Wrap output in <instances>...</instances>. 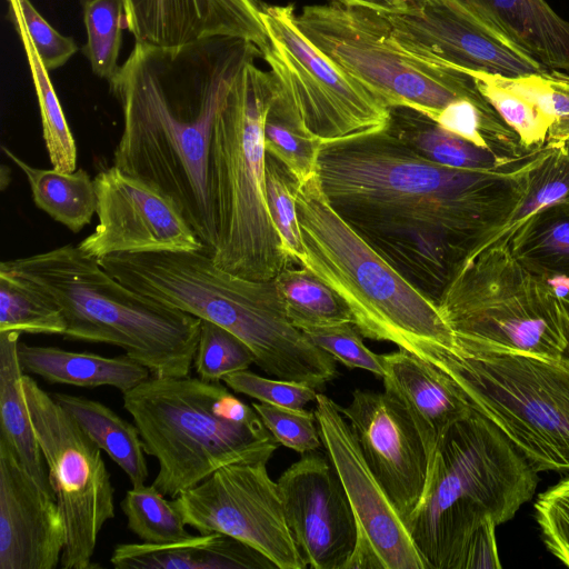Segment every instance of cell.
Returning <instances> with one entry per match:
<instances>
[{
  "label": "cell",
  "instance_id": "cell-29",
  "mask_svg": "<svg viewBox=\"0 0 569 569\" xmlns=\"http://www.w3.org/2000/svg\"><path fill=\"white\" fill-rule=\"evenodd\" d=\"M4 154L27 177L33 202L53 220L79 232L97 213L98 197L94 180L81 168L73 172L39 169L28 164L7 147Z\"/></svg>",
  "mask_w": 569,
  "mask_h": 569
},
{
  "label": "cell",
  "instance_id": "cell-26",
  "mask_svg": "<svg viewBox=\"0 0 569 569\" xmlns=\"http://www.w3.org/2000/svg\"><path fill=\"white\" fill-rule=\"evenodd\" d=\"M20 332H0V437L14 450L22 467L48 495L56 497L21 391L23 370L18 358Z\"/></svg>",
  "mask_w": 569,
  "mask_h": 569
},
{
  "label": "cell",
  "instance_id": "cell-15",
  "mask_svg": "<svg viewBox=\"0 0 569 569\" xmlns=\"http://www.w3.org/2000/svg\"><path fill=\"white\" fill-rule=\"evenodd\" d=\"M315 402L322 446L356 518L355 549L376 553L383 569H427L405 519L367 463L339 405L319 392Z\"/></svg>",
  "mask_w": 569,
  "mask_h": 569
},
{
  "label": "cell",
  "instance_id": "cell-39",
  "mask_svg": "<svg viewBox=\"0 0 569 569\" xmlns=\"http://www.w3.org/2000/svg\"><path fill=\"white\" fill-rule=\"evenodd\" d=\"M254 363L251 349L229 330L201 320L192 366L199 378L222 381L226 376L247 370Z\"/></svg>",
  "mask_w": 569,
  "mask_h": 569
},
{
  "label": "cell",
  "instance_id": "cell-41",
  "mask_svg": "<svg viewBox=\"0 0 569 569\" xmlns=\"http://www.w3.org/2000/svg\"><path fill=\"white\" fill-rule=\"evenodd\" d=\"M318 348L348 368H358L378 377L385 375V356L371 351L362 341V335L351 322L302 329Z\"/></svg>",
  "mask_w": 569,
  "mask_h": 569
},
{
  "label": "cell",
  "instance_id": "cell-33",
  "mask_svg": "<svg viewBox=\"0 0 569 569\" xmlns=\"http://www.w3.org/2000/svg\"><path fill=\"white\" fill-rule=\"evenodd\" d=\"M501 119L517 133L529 152L546 146L552 120L531 99L511 88L506 77L483 71H463Z\"/></svg>",
  "mask_w": 569,
  "mask_h": 569
},
{
  "label": "cell",
  "instance_id": "cell-35",
  "mask_svg": "<svg viewBox=\"0 0 569 569\" xmlns=\"http://www.w3.org/2000/svg\"><path fill=\"white\" fill-rule=\"evenodd\" d=\"M61 335L60 309L17 277L0 271V332Z\"/></svg>",
  "mask_w": 569,
  "mask_h": 569
},
{
  "label": "cell",
  "instance_id": "cell-12",
  "mask_svg": "<svg viewBox=\"0 0 569 569\" xmlns=\"http://www.w3.org/2000/svg\"><path fill=\"white\" fill-rule=\"evenodd\" d=\"M260 13L269 37L262 59L272 80L270 116L322 143L387 127L390 108L301 32L293 4L260 2Z\"/></svg>",
  "mask_w": 569,
  "mask_h": 569
},
{
  "label": "cell",
  "instance_id": "cell-48",
  "mask_svg": "<svg viewBox=\"0 0 569 569\" xmlns=\"http://www.w3.org/2000/svg\"><path fill=\"white\" fill-rule=\"evenodd\" d=\"M566 308V336H567V346L563 352V358L569 361V305L562 302Z\"/></svg>",
  "mask_w": 569,
  "mask_h": 569
},
{
  "label": "cell",
  "instance_id": "cell-32",
  "mask_svg": "<svg viewBox=\"0 0 569 569\" xmlns=\"http://www.w3.org/2000/svg\"><path fill=\"white\" fill-rule=\"evenodd\" d=\"M561 202H569V147L548 146L547 152L530 173L523 198L506 222L486 239L473 258L490 247L508 244L517 229L531 216Z\"/></svg>",
  "mask_w": 569,
  "mask_h": 569
},
{
  "label": "cell",
  "instance_id": "cell-18",
  "mask_svg": "<svg viewBox=\"0 0 569 569\" xmlns=\"http://www.w3.org/2000/svg\"><path fill=\"white\" fill-rule=\"evenodd\" d=\"M383 14L403 48L437 64L509 78L547 70L447 0H433L413 13Z\"/></svg>",
  "mask_w": 569,
  "mask_h": 569
},
{
  "label": "cell",
  "instance_id": "cell-25",
  "mask_svg": "<svg viewBox=\"0 0 569 569\" xmlns=\"http://www.w3.org/2000/svg\"><path fill=\"white\" fill-rule=\"evenodd\" d=\"M18 358L23 372L52 385L110 386L124 393L151 376L147 367L127 355L104 357L19 342Z\"/></svg>",
  "mask_w": 569,
  "mask_h": 569
},
{
  "label": "cell",
  "instance_id": "cell-42",
  "mask_svg": "<svg viewBox=\"0 0 569 569\" xmlns=\"http://www.w3.org/2000/svg\"><path fill=\"white\" fill-rule=\"evenodd\" d=\"M8 4L10 20L26 31L48 71L63 66L77 52L73 39L51 27L30 0H8Z\"/></svg>",
  "mask_w": 569,
  "mask_h": 569
},
{
  "label": "cell",
  "instance_id": "cell-44",
  "mask_svg": "<svg viewBox=\"0 0 569 569\" xmlns=\"http://www.w3.org/2000/svg\"><path fill=\"white\" fill-rule=\"evenodd\" d=\"M535 518L546 548L569 568V475L538 496Z\"/></svg>",
  "mask_w": 569,
  "mask_h": 569
},
{
  "label": "cell",
  "instance_id": "cell-36",
  "mask_svg": "<svg viewBox=\"0 0 569 569\" xmlns=\"http://www.w3.org/2000/svg\"><path fill=\"white\" fill-rule=\"evenodd\" d=\"M153 485L128 490L120 502L128 528L146 543H167L192 535L172 500L164 498Z\"/></svg>",
  "mask_w": 569,
  "mask_h": 569
},
{
  "label": "cell",
  "instance_id": "cell-14",
  "mask_svg": "<svg viewBox=\"0 0 569 569\" xmlns=\"http://www.w3.org/2000/svg\"><path fill=\"white\" fill-rule=\"evenodd\" d=\"M267 462L223 466L172 502L186 526L198 533H224L253 547L280 569H305Z\"/></svg>",
  "mask_w": 569,
  "mask_h": 569
},
{
  "label": "cell",
  "instance_id": "cell-17",
  "mask_svg": "<svg viewBox=\"0 0 569 569\" xmlns=\"http://www.w3.org/2000/svg\"><path fill=\"white\" fill-rule=\"evenodd\" d=\"M277 482L289 530L306 566L345 569L355 550L358 529L329 458L307 452Z\"/></svg>",
  "mask_w": 569,
  "mask_h": 569
},
{
  "label": "cell",
  "instance_id": "cell-16",
  "mask_svg": "<svg viewBox=\"0 0 569 569\" xmlns=\"http://www.w3.org/2000/svg\"><path fill=\"white\" fill-rule=\"evenodd\" d=\"M98 224L79 248L97 259L120 253L201 251L178 207L147 182L111 166L94 177Z\"/></svg>",
  "mask_w": 569,
  "mask_h": 569
},
{
  "label": "cell",
  "instance_id": "cell-34",
  "mask_svg": "<svg viewBox=\"0 0 569 569\" xmlns=\"http://www.w3.org/2000/svg\"><path fill=\"white\" fill-rule=\"evenodd\" d=\"M22 41L38 98L42 136L52 168L73 172L77 166V146L66 120L48 70L42 64L31 40L20 27H14Z\"/></svg>",
  "mask_w": 569,
  "mask_h": 569
},
{
  "label": "cell",
  "instance_id": "cell-2",
  "mask_svg": "<svg viewBox=\"0 0 569 569\" xmlns=\"http://www.w3.org/2000/svg\"><path fill=\"white\" fill-rule=\"evenodd\" d=\"M257 58V46L232 37L173 48L136 42L109 81L123 117L112 164L169 198L210 254L211 138L234 84Z\"/></svg>",
  "mask_w": 569,
  "mask_h": 569
},
{
  "label": "cell",
  "instance_id": "cell-19",
  "mask_svg": "<svg viewBox=\"0 0 569 569\" xmlns=\"http://www.w3.org/2000/svg\"><path fill=\"white\" fill-rule=\"evenodd\" d=\"M339 410L406 523L427 481L429 456L405 407L390 393L356 389Z\"/></svg>",
  "mask_w": 569,
  "mask_h": 569
},
{
  "label": "cell",
  "instance_id": "cell-24",
  "mask_svg": "<svg viewBox=\"0 0 569 569\" xmlns=\"http://www.w3.org/2000/svg\"><path fill=\"white\" fill-rule=\"evenodd\" d=\"M110 562L118 569H273L253 547L220 532L167 542L117 545Z\"/></svg>",
  "mask_w": 569,
  "mask_h": 569
},
{
  "label": "cell",
  "instance_id": "cell-45",
  "mask_svg": "<svg viewBox=\"0 0 569 569\" xmlns=\"http://www.w3.org/2000/svg\"><path fill=\"white\" fill-rule=\"evenodd\" d=\"M222 381L234 392L243 393L260 402L303 408L316 401L318 392L305 383L287 381L277 378H264L251 371L243 370L226 376Z\"/></svg>",
  "mask_w": 569,
  "mask_h": 569
},
{
  "label": "cell",
  "instance_id": "cell-13",
  "mask_svg": "<svg viewBox=\"0 0 569 569\" xmlns=\"http://www.w3.org/2000/svg\"><path fill=\"white\" fill-rule=\"evenodd\" d=\"M21 391L61 511L63 569H90L100 531L114 518V489L101 449L28 373Z\"/></svg>",
  "mask_w": 569,
  "mask_h": 569
},
{
  "label": "cell",
  "instance_id": "cell-3",
  "mask_svg": "<svg viewBox=\"0 0 569 569\" xmlns=\"http://www.w3.org/2000/svg\"><path fill=\"white\" fill-rule=\"evenodd\" d=\"M99 263L130 289L240 338L273 378L321 388L336 360L289 319L274 280H251L220 268L201 251L110 254Z\"/></svg>",
  "mask_w": 569,
  "mask_h": 569
},
{
  "label": "cell",
  "instance_id": "cell-27",
  "mask_svg": "<svg viewBox=\"0 0 569 569\" xmlns=\"http://www.w3.org/2000/svg\"><path fill=\"white\" fill-rule=\"evenodd\" d=\"M387 128L420 156L451 168L495 171L525 160L512 161L480 148L408 107H391Z\"/></svg>",
  "mask_w": 569,
  "mask_h": 569
},
{
  "label": "cell",
  "instance_id": "cell-21",
  "mask_svg": "<svg viewBox=\"0 0 569 569\" xmlns=\"http://www.w3.org/2000/svg\"><path fill=\"white\" fill-rule=\"evenodd\" d=\"M136 42L173 48L211 37L250 41L261 53L269 37L258 0H123Z\"/></svg>",
  "mask_w": 569,
  "mask_h": 569
},
{
  "label": "cell",
  "instance_id": "cell-28",
  "mask_svg": "<svg viewBox=\"0 0 569 569\" xmlns=\"http://www.w3.org/2000/svg\"><path fill=\"white\" fill-rule=\"evenodd\" d=\"M87 436L128 476L132 487L144 485L148 465L136 425L121 418L100 401L83 396L52 393Z\"/></svg>",
  "mask_w": 569,
  "mask_h": 569
},
{
  "label": "cell",
  "instance_id": "cell-20",
  "mask_svg": "<svg viewBox=\"0 0 569 569\" xmlns=\"http://www.w3.org/2000/svg\"><path fill=\"white\" fill-rule=\"evenodd\" d=\"M64 543L56 497L34 482L0 437V569H54Z\"/></svg>",
  "mask_w": 569,
  "mask_h": 569
},
{
  "label": "cell",
  "instance_id": "cell-30",
  "mask_svg": "<svg viewBox=\"0 0 569 569\" xmlns=\"http://www.w3.org/2000/svg\"><path fill=\"white\" fill-rule=\"evenodd\" d=\"M515 258L530 271L569 277V202L536 212L509 240Z\"/></svg>",
  "mask_w": 569,
  "mask_h": 569
},
{
  "label": "cell",
  "instance_id": "cell-37",
  "mask_svg": "<svg viewBox=\"0 0 569 569\" xmlns=\"http://www.w3.org/2000/svg\"><path fill=\"white\" fill-rule=\"evenodd\" d=\"M87 32L84 54L94 74L110 81L117 73L118 58L126 28L123 0H84Z\"/></svg>",
  "mask_w": 569,
  "mask_h": 569
},
{
  "label": "cell",
  "instance_id": "cell-46",
  "mask_svg": "<svg viewBox=\"0 0 569 569\" xmlns=\"http://www.w3.org/2000/svg\"><path fill=\"white\" fill-rule=\"evenodd\" d=\"M498 525L487 517L470 535L457 562L456 569L501 568L496 528Z\"/></svg>",
  "mask_w": 569,
  "mask_h": 569
},
{
  "label": "cell",
  "instance_id": "cell-23",
  "mask_svg": "<svg viewBox=\"0 0 569 569\" xmlns=\"http://www.w3.org/2000/svg\"><path fill=\"white\" fill-rule=\"evenodd\" d=\"M547 70L569 73V21L546 0H447Z\"/></svg>",
  "mask_w": 569,
  "mask_h": 569
},
{
  "label": "cell",
  "instance_id": "cell-4",
  "mask_svg": "<svg viewBox=\"0 0 569 569\" xmlns=\"http://www.w3.org/2000/svg\"><path fill=\"white\" fill-rule=\"evenodd\" d=\"M0 271L60 309L66 339L119 347L152 376H189L201 319L130 289L79 246L6 260Z\"/></svg>",
  "mask_w": 569,
  "mask_h": 569
},
{
  "label": "cell",
  "instance_id": "cell-10",
  "mask_svg": "<svg viewBox=\"0 0 569 569\" xmlns=\"http://www.w3.org/2000/svg\"><path fill=\"white\" fill-rule=\"evenodd\" d=\"M539 471L569 472V361L462 351L442 370Z\"/></svg>",
  "mask_w": 569,
  "mask_h": 569
},
{
  "label": "cell",
  "instance_id": "cell-7",
  "mask_svg": "<svg viewBox=\"0 0 569 569\" xmlns=\"http://www.w3.org/2000/svg\"><path fill=\"white\" fill-rule=\"evenodd\" d=\"M122 400L158 461L151 485L172 499L223 466L269 461L279 446L253 407L220 381L151 375Z\"/></svg>",
  "mask_w": 569,
  "mask_h": 569
},
{
  "label": "cell",
  "instance_id": "cell-11",
  "mask_svg": "<svg viewBox=\"0 0 569 569\" xmlns=\"http://www.w3.org/2000/svg\"><path fill=\"white\" fill-rule=\"evenodd\" d=\"M296 23L339 70L389 108L408 107L433 120L456 100L488 102L468 74L403 48L382 12L330 1L305 6Z\"/></svg>",
  "mask_w": 569,
  "mask_h": 569
},
{
  "label": "cell",
  "instance_id": "cell-6",
  "mask_svg": "<svg viewBox=\"0 0 569 569\" xmlns=\"http://www.w3.org/2000/svg\"><path fill=\"white\" fill-rule=\"evenodd\" d=\"M538 471L488 418L473 409L429 457L421 499L407 521L427 569H456L472 531L491 517L511 520L535 495Z\"/></svg>",
  "mask_w": 569,
  "mask_h": 569
},
{
  "label": "cell",
  "instance_id": "cell-38",
  "mask_svg": "<svg viewBox=\"0 0 569 569\" xmlns=\"http://www.w3.org/2000/svg\"><path fill=\"white\" fill-rule=\"evenodd\" d=\"M299 182L273 156H266V199L273 226L295 263L305 259V248L297 213Z\"/></svg>",
  "mask_w": 569,
  "mask_h": 569
},
{
  "label": "cell",
  "instance_id": "cell-22",
  "mask_svg": "<svg viewBox=\"0 0 569 569\" xmlns=\"http://www.w3.org/2000/svg\"><path fill=\"white\" fill-rule=\"evenodd\" d=\"M383 356L385 391L405 407L430 457L441 437L473 411L471 402L453 379L410 352Z\"/></svg>",
  "mask_w": 569,
  "mask_h": 569
},
{
  "label": "cell",
  "instance_id": "cell-1",
  "mask_svg": "<svg viewBox=\"0 0 569 569\" xmlns=\"http://www.w3.org/2000/svg\"><path fill=\"white\" fill-rule=\"evenodd\" d=\"M547 150L501 170L458 169L420 156L386 127L323 142L317 172L337 214L438 305L521 201Z\"/></svg>",
  "mask_w": 569,
  "mask_h": 569
},
{
  "label": "cell",
  "instance_id": "cell-43",
  "mask_svg": "<svg viewBox=\"0 0 569 569\" xmlns=\"http://www.w3.org/2000/svg\"><path fill=\"white\" fill-rule=\"evenodd\" d=\"M251 406L279 445L301 455L322 445L315 412L260 401Z\"/></svg>",
  "mask_w": 569,
  "mask_h": 569
},
{
  "label": "cell",
  "instance_id": "cell-31",
  "mask_svg": "<svg viewBox=\"0 0 569 569\" xmlns=\"http://www.w3.org/2000/svg\"><path fill=\"white\" fill-rule=\"evenodd\" d=\"M273 280L289 319L300 330L353 323L345 301L308 268L291 263Z\"/></svg>",
  "mask_w": 569,
  "mask_h": 569
},
{
  "label": "cell",
  "instance_id": "cell-47",
  "mask_svg": "<svg viewBox=\"0 0 569 569\" xmlns=\"http://www.w3.org/2000/svg\"><path fill=\"white\" fill-rule=\"evenodd\" d=\"M346 6L363 7L383 13H413L433 0H330Z\"/></svg>",
  "mask_w": 569,
  "mask_h": 569
},
{
  "label": "cell",
  "instance_id": "cell-8",
  "mask_svg": "<svg viewBox=\"0 0 569 569\" xmlns=\"http://www.w3.org/2000/svg\"><path fill=\"white\" fill-rule=\"evenodd\" d=\"M272 99L269 71L247 64L211 138L208 184L216 243L213 261L251 280H271L295 263L266 199L264 123Z\"/></svg>",
  "mask_w": 569,
  "mask_h": 569
},
{
  "label": "cell",
  "instance_id": "cell-5",
  "mask_svg": "<svg viewBox=\"0 0 569 569\" xmlns=\"http://www.w3.org/2000/svg\"><path fill=\"white\" fill-rule=\"evenodd\" d=\"M297 213L303 266L348 306L369 339L389 341L441 371L461 350L439 306L418 291L329 204L318 172L300 184Z\"/></svg>",
  "mask_w": 569,
  "mask_h": 569
},
{
  "label": "cell",
  "instance_id": "cell-9",
  "mask_svg": "<svg viewBox=\"0 0 569 569\" xmlns=\"http://www.w3.org/2000/svg\"><path fill=\"white\" fill-rule=\"evenodd\" d=\"M439 309L462 351L500 349L561 360L566 308L509 244L483 250L446 288Z\"/></svg>",
  "mask_w": 569,
  "mask_h": 569
},
{
  "label": "cell",
  "instance_id": "cell-40",
  "mask_svg": "<svg viewBox=\"0 0 569 569\" xmlns=\"http://www.w3.org/2000/svg\"><path fill=\"white\" fill-rule=\"evenodd\" d=\"M263 133L266 152L284 164L299 184L317 173L321 141L299 132L270 114Z\"/></svg>",
  "mask_w": 569,
  "mask_h": 569
}]
</instances>
